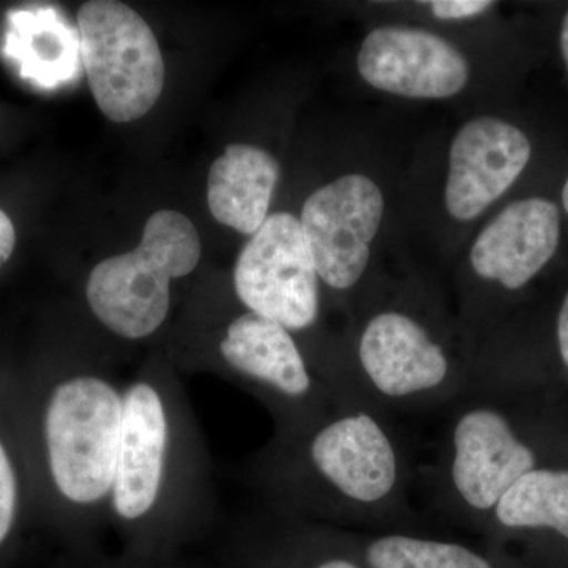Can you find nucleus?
<instances>
[{
	"label": "nucleus",
	"instance_id": "1",
	"mask_svg": "<svg viewBox=\"0 0 568 568\" xmlns=\"http://www.w3.org/2000/svg\"><path fill=\"white\" fill-rule=\"evenodd\" d=\"M244 476L274 517L316 523H405L413 469L387 413L342 396L304 428L274 433Z\"/></svg>",
	"mask_w": 568,
	"mask_h": 568
},
{
	"label": "nucleus",
	"instance_id": "2",
	"mask_svg": "<svg viewBox=\"0 0 568 568\" xmlns=\"http://www.w3.org/2000/svg\"><path fill=\"white\" fill-rule=\"evenodd\" d=\"M216 515L212 459L178 369L152 357L123 388L108 521L136 544H166Z\"/></svg>",
	"mask_w": 568,
	"mask_h": 568
},
{
	"label": "nucleus",
	"instance_id": "3",
	"mask_svg": "<svg viewBox=\"0 0 568 568\" xmlns=\"http://www.w3.org/2000/svg\"><path fill=\"white\" fill-rule=\"evenodd\" d=\"M123 388L108 369L88 362L44 369L21 383L37 510L73 532L108 521Z\"/></svg>",
	"mask_w": 568,
	"mask_h": 568
},
{
	"label": "nucleus",
	"instance_id": "4",
	"mask_svg": "<svg viewBox=\"0 0 568 568\" xmlns=\"http://www.w3.org/2000/svg\"><path fill=\"white\" fill-rule=\"evenodd\" d=\"M343 376L351 395L388 413L454 405L469 390L470 368L424 320L388 306L365 317Z\"/></svg>",
	"mask_w": 568,
	"mask_h": 568
},
{
	"label": "nucleus",
	"instance_id": "5",
	"mask_svg": "<svg viewBox=\"0 0 568 568\" xmlns=\"http://www.w3.org/2000/svg\"><path fill=\"white\" fill-rule=\"evenodd\" d=\"M186 372H209L263 403L274 433H293L324 414L336 399L312 358L283 325L242 310L212 334L209 345L182 358Z\"/></svg>",
	"mask_w": 568,
	"mask_h": 568
},
{
	"label": "nucleus",
	"instance_id": "6",
	"mask_svg": "<svg viewBox=\"0 0 568 568\" xmlns=\"http://www.w3.org/2000/svg\"><path fill=\"white\" fill-rule=\"evenodd\" d=\"M201 261V239L181 212L159 211L145 223L133 252L108 257L85 282V302L97 323L123 342L159 334L173 304V282Z\"/></svg>",
	"mask_w": 568,
	"mask_h": 568
},
{
	"label": "nucleus",
	"instance_id": "7",
	"mask_svg": "<svg viewBox=\"0 0 568 568\" xmlns=\"http://www.w3.org/2000/svg\"><path fill=\"white\" fill-rule=\"evenodd\" d=\"M455 403L433 473L437 504L450 517L487 526L500 497L540 467L537 450L488 392Z\"/></svg>",
	"mask_w": 568,
	"mask_h": 568
},
{
	"label": "nucleus",
	"instance_id": "8",
	"mask_svg": "<svg viewBox=\"0 0 568 568\" xmlns=\"http://www.w3.org/2000/svg\"><path fill=\"white\" fill-rule=\"evenodd\" d=\"M81 59L100 111L114 122H132L159 102L164 62L159 41L132 7L92 0L78 11Z\"/></svg>",
	"mask_w": 568,
	"mask_h": 568
},
{
	"label": "nucleus",
	"instance_id": "9",
	"mask_svg": "<svg viewBox=\"0 0 568 568\" xmlns=\"http://www.w3.org/2000/svg\"><path fill=\"white\" fill-rule=\"evenodd\" d=\"M233 286L239 304L291 334L315 328L321 317V280L301 219L287 212L267 216L239 254Z\"/></svg>",
	"mask_w": 568,
	"mask_h": 568
},
{
	"label": "nucleus",
	"instance_id": "10",
	"mask_svg": "<svg viewBox=\"0 0 568 568\" xmlns=\"http://www.w3.org/2000/svg\"><path fill=\"white\" fill-rule=\"evenodd\" d=\"M384 207L379 185L357 173L335 179L305 201L301 224L321 283L347 293L364 280Z\"/></svg>",
	"mask_w": 568,
	"mask_h": 568
},
{
	"label": "nucleus",
	"instance_id": "11",
	"mask_svg": "<svg viewBox=\"0 0 568 568\" xmlns=\"http://www.w3.org/2000/svg\"><path fill=\"white\" fill-rule=\"evenodd\" d=\"M357 70L377 91L417 100L450 99L470 78L469 62L450 41L405 26L369 32L358 50Z\"/></svg>",
	"mask_w": 568,
	"mask_h": 568
},
{
	"label": "nucleus",
	"instance_id": "12",
	"mask_svg": "<svg viewBox=\"0 0 568 568\" xmlns=\"http://www.w3.org/2000/svg\"><path fill=\"white\" fill-rule=\"evenodd\" d=\"M532 159L528 134L514 123L484 115L466 122L448 152L444 203L452 219L473 222L525 173Z\"/></svg>",
	"mask_w": 568,
	"mask_h": 568
},
{
	"label": "nucleus",
	"instance_id": "13",
	"mask_svg": "<svg viewBox=\"0 0 568 568\" xmlns=\"http://www.w3.org/2000/svg\"><path fill=\"white\" fill-rule=\"evenodd\" d=\"M560 242V212L548 197L514 201L481 230L469 253L481 283L517 293L552 260Z\"/></svg>",
	"mask_w": 568,
	"mask_h": 568
},
{
	"label": "nucleus",
	"instance_id": "14",
	"mask_svg": "<svg viewBox=\"0 0 568 568\" xmlns=\"http://www.w3.org/2000/svg\"><path fill=\"white\" fill-rule=\"evenodd\" d=\"M280 179V163L256 145L231 144L212 164L209 209L216 222L253 235L267 220Z\"/></svg>",
	"mask_w": 568,
	"mask_h": 568
},
{
	"label": "nucleus",
	"instance_id": "15",
	"mask_svg": "<svg viewBox=\"0 0 568 568\" xmlns=\"http://www.w3.org/2000/svg\"><path fill=\"white\" fill-rule=\"evenodd\" d=\"M31 506L36 507V495L22 422L21 383H0V548Z\"/></svg>",
	"mask_w": 568,
	"mask_h": 568
},
{
	"label": "nucleus",
	"instance_id": "16",
	"mask_svg": "<svg viewBox=\"0 0 568 568\" xmlns=\"http://www.w3.org/2000/svg\"><path fill=\"white\" fill-rule=\"evenodd\" d=\"M487 525L504 530H555L568 540V469L530 470L500 497Z\"/></svg>",
	"mask_w": 568,
	"mask_h": 568
},
{
	"label": "nucleus",
	"instance_id": "17",
	"mask_svg": "<svg viewBox=\"0 0 568 568\" xmlns=\"http://www.w3.org/2000/svg\"><path fill=\"white\" fill-rule=\"evenodd\" d=\"M362 558L368 568H495L465 545L406 532L366 538Z\"/></svg>",
	"mask_w": 568,
	"mask_h": 568
},
{
	"label": "nucleus",
	"instance_id": "18",
	"mask_svg": "<svg viewBox=\"0 0 568 568\" xmlns=\"http://www.w3.org/2000/svg\"><path fill=\"white\" fill-rule=\"evenodd\" d=\"M495 3L489 0H433L429 10L440 21H462L478 17L491 9Z\"/></svg>",
	"mask_w": 568,
	"mask_h": 568
},
{
	"label": "nucleus",
	"instance_id": "19",
	"mask_svg": "<svg viewBox=\"0 0 568 568\" xmlns=\"http://www.w3.org/2000/svg\"><path fill=\"white\" fill-rule=\"evenodd\" d=\"M17 244V231L10 216L0 209V268L7 264Z\"/></svg>",
	"mask_w": 568,
	"mask_h": 568
},
{
	"label": "nucleus",
	"instance_id": "20",
	"mask_svg": "<svg viewBox=\"0 0 568 568\" xmlns=\"http://www.w3.org/2000/svg\"><path fill=\"white\" fill-rule=\"evenodd\" d=\"M556 343H558L560 362L568 373V293L560 304L558 321H556Z\"/></svg>",
	"mask_w": 568,
	"mask_h": 568
},
{
	"label": "nucleus",
	"instance_id": "21",
	"mask_svg": "<svg viewBox=\"0 0 568 568\" xmlns=\"http://www.w3.org/2000/svg\"><path fill=\"white\" fill-rule=\"evenodd\" d=\"M310 568H364L358 566L355 560L351 558H346V556H327L325 559L317 560V562H313V566Z\"/></svg>",
	"mask_w": 568,
	"mask_h": 568
},
{
	"label": "nucleus",
	"instance_id": "22",
	"mask_svg": "<svg viewBox=\"0 0 568 568\" xmlns=\"http://www.w3.org/2000/svg\"><path fill=\"white\" fill-rule=\"evenodd\" d=\"M559 47L568 73V10L564 14L562 24H560Z\"/></svg>",
	"mask_w": 568,
	"mask_h": 568
},
{
	"label": "nucleus",
	"instance_id": "23",
	"mask_svg": "<svg viewBox=\"0 0 568 568\" xmlns=\"http://www.w3.org/2000/svg\"><path fill=\"white\" fill-rule=\"evenodd\" d=\"M562 205H564V211H566L567 215H568V175L566 179V183H564V186H562Z\"/></svg>",
	"mask_w": 568,
	"mask_h": 568
}]
</instances>
